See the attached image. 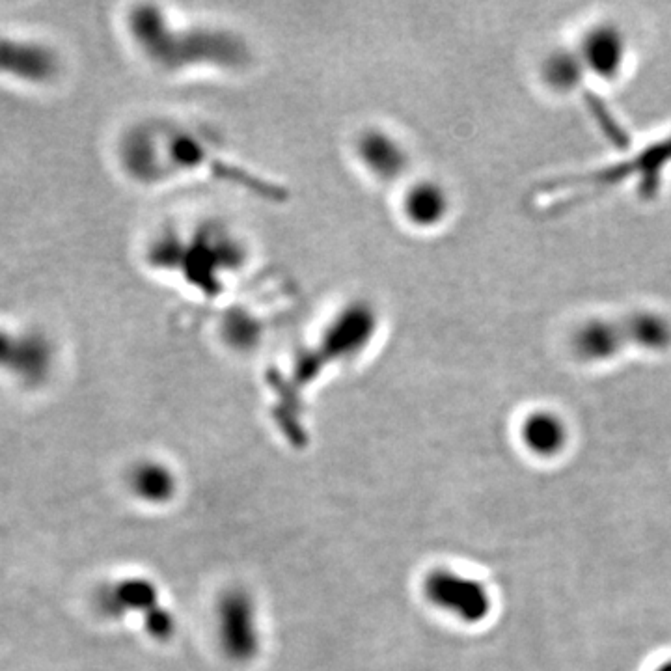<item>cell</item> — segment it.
I'll return each instance as SVG.
<instances>
[{"label":"cell","instance_id":"cell-2","mask_svg":"<svg viewBox=\"0 0 671 671\" xmlns=\"http://www.w3.org/2000/svg\"><path fill=\"white\" fill-rule=\"evenodd\" d=\"M424 591L437 608L465 623H480L491 612L489 591L480 580L450 569L431 571L425 578Z\"/></svg>","mask_w":671,"mask_h":671},{"label":"cell","instance_id":"cell-4","mask_svg":"<svg viewBox=\"0 0 671 671\" xmlns=\"http://www.w3.org/2000/svg\"><path fill=\"white\" fill-rule=\"evenodd\" d=\"M138 491L153 502H166L174 496L176 480L165 466L151 465L140 470L137 478Z\"/></svg>","mask_w":671,"mask_h":671},{"label":"cell","instance_id":"cell-5","mask_svg":"<svg viewBox=\"0 0 671 671\" xmlns=\"http://www.w3.org/2000/svg\"><path fill=\"white\" fill-rule=\"evenodd\" d=\"M658 671H671V662H670V664H666V666H664V668H660V670H658Z\"/></svg>","mask_w":671,"mask_h":671},{"label":"cell","instance_id":"cell-3","mask_svg":"<svg viewBox=\"0 0 671 671\" xmlns=\"http://www.w3.org/2000/svg\"><path fill=\"white\" fill-rule=\"evenodd\" d=\"M524 439L534 452L550 455L562 448L565 433L562 424L556 418L539 414L524 427Z\"/></svg>","mask_w":671,"mask_h":671},{"label":"cell","instance_id":"cell-1","mask_svg":"<svg viewBox=\"0 0 671 671\" xmlns=\"http://www.w3.org/2000/svg\"><path fill=\"white\" fill-rule=\"evenodd\" d=\"M217 634L226 657L248 662L261 645L260 616L252 595L241 588L228 589L217 604Z\"/></svg>","mask_w":671,"mask_h":671}]
</instances>
